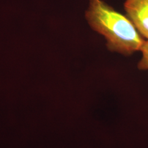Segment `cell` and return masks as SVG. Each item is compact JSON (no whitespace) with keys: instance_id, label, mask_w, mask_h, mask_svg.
<instances>
[{"instance_id":"cell-1","label":"cell","mask_w":148,"mask_h":148,"mask_svg":"<svg viewBox=\"0 0 148 148\" xmlns=\"http://www.w3.org/2000/svg\"><path fill=\"white\" fill-rule=\"evenodd\" d=\"M85 16L90 27L106 38L109 51L125 56L140 51L145 40L132 21L103 0H89Z\"/></svg>"},{"instance_id":"cell-2","label":"cell","mask_w":148,"mask_h":148,"mask_svg":"<svg viewBox=\"0 0 148 148\" xmlns=\"http://www.w3.org/2000/svg\"><path fill=\"white\" fill-rule=\"evenodd\" d=\"M124 8L138 32L148 41V0H125Z\"/></svg>"},{"instance_id":"cell-3","label":"cell","mask_w":148,"mask_h":148,"mask_svg":"<svg viewBox=\"0 0 148 148\" xmlns=\"http://www.w3.org/2000/svg\"><path fill=\"white\" fill-rule=\"evenodd\" d=\"M140 51L142 56L138 64V68L140 70H148V41L145 40Z\"/></svg>"}]
</instances>
